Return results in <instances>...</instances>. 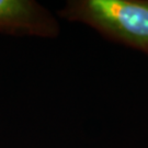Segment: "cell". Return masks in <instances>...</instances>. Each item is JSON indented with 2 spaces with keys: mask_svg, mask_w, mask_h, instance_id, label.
Here are the masks:
<instances>
[{
  "mask_svg": "<svg viewBox=\"0 0 148 148\" xmlns=\"http://www.w3.org/2000/svg\"><path fill=\"white\" fill-rule=\"evenodd\" d=\"M60 16L148 54L147 0H74L65 5Z\"/></svg>",
  "mask_w": 148,
  "mask_h": 148,
  "instance_id": "cell-1",
  "label": "cell"
},
{
  "mask_svg": "<svg viewBox=\"0 0 148 148\" xmlns=\"http://www.w3.org/2000/svg\"><path fill=\"white\" fill-rule=\"evenodd\" d=\"M0 32L53 37L59 27L45 8L32 0H0Z\"/></svg>",
  "mask_w": 148,
  "mask_h": 148,
  "instance_id": "cell-2",
  "label": "cell"
}]
</instances>
